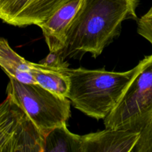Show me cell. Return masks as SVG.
<instances>
[{
  "label": "cell",
  "mask_w": 152,
  "mask_h": 152,
  "mask_svg": "<svg viewBox=\"0 0 152 152\" xmlns=\"http://www.w3.org/2000/svg\"><path fill=\"white\" fill-rule=\"evenodd\" d=\"M139 0H83L68 32L61 60L90 53L96 58L120 35L122 23L137 19Z\"/></svg>",
  "instance_id": "1"
},
{
  "label": "cell",
  "mask_w": 152,
  "mask_h": 152,
  "mask_svg": "<svg viewBox=\"0 0 152 152\" xmlns=\"http://www.w3.org/2000/svg\"><path fill=\"white\" fill-rule=\"evenodd\" d=\"M139 65L125 72L105 69L68 68L70 80L67 98L75 108L96 120L104 119L118 103Z\"/></svg>",
  "instance_id": "2"
},
{
  "label": "cell",
  "mask_w": 152,
  "mask_h": 152,
  "mask_svg": "<svg viewBox=\"0 0 152 152\" xmlns=\"http://www.w3.org/2000/svg\"><path fill=\"white\" fill-rule=\"evenodd\" d=\"M138 65L118 103L103 119L105 129L141 133L152 120V54Z\"/></svg>",
  "instance_id": "3"
},
{
  "label": "cell",
  "mask_w": 152,
  "mask_h": 152,
  "mask_svg": "<svg viewBox=\"0 0 152 152\" xmlns=\"http://www.w3.org/2000/svg\"><path fill=\"white\" fill-rule=\"evenodd\" d=\"M8 77L7 94L16 99L45 136L56 126L67 123L71 114V102L68 98L37 83H21Z\"/></svg>",
  "instance_id": "4"
},
{
  "label": "cell",
  "mask_w": 152,
  "mask_h": 152,
  "mask_svg": "<svg viewBox=\"0 0 152 152\" xmlns=\"http://www.w3.org/2000/svg\"><path fill=\"white\" fill-rule=\"evenodd\" d=\"M45 135L12 95L0 104V152H43Z\"/></svg>",
  "instance_id": "5"
},
{
  "label": "cell",
  "mask_w": 152,
  "mask_h": 152,
  "mask_svg": "<svg viewBox=\"0 0 152 152\" xmlns=\"http://www.w3.org/2000/svg\"><path fill=\"white\" fill-rule=\"evenodd\" d=\"M70 1L0 0V19L13 26H38Z\"/></svg>",
  "instance_id": "6"
},
{
  "label": "cell",
  "mask_w": 152,
  "mask_h": 152,
  "mask_svg": "<svg viewBox=\"0 0 152 152\" xmlns=\"http://www.w3.org/2000/svg\"><path fill=\"white\" fill-rule=\"evenodd\" d=\"M83 0H71L38 25L41 28L50 53L58 54L65 47L70 28Z\"/></svg>",
  "instance_id": "7"
},
{
  "label": "cell",
  "mask_w": 152,
  "mask_h": 152,
  "mask_svg": "<svg viewBox=\"0 0 152 152\" xmlns=\"http://www.w3.org/2000/svg\"><path fill=\"white\" fill-rule=\"evenodd\" d=\"M140 132L105 129L83 135V152H132Z\"/></svg>",
  "instance_id": "8"
},
{
  "label": "cell",
  "mask_w": 152,
  "mask_h": 152,
  "mask_svg": "<svg viewBox=\"0 0 152 152\" xmlns=\"http://www.w3.org/2000/svg\"><path fill=\"white\" fill-rule=\"evenodd\" d=\"M65 63L64 61L54 64L29 62L30 71L36 83L50 91L67 97L70 80L65 71L68 65Z\"/></svg>",
  "instance_id": "9"
},
{
  "label": "cell",
  "mask_w": 152,
  "mask_h": 152,
  "mask_svg": "<svg viewBox=\"0 0 152 152\" xmlns=\"http://www.w3.org/2000/svg\"><path fill=\"white\" fill-rule=\"evenodd\" d=\"M0 67L7 74L24 83H36L30 71L29 61L19 56L4 39H0Z\"/></svg>",
  "instance_id": "10"
},
{
  "label": "cell",
  "mask_w": 152,
  "mask_h": 152,
  "mask_svg": "<svg viewBox=\"0 0 152 152\" xmlns=\"http://www.w3.org/2000/svg\"><path fill=\"white\" fill-rule=\"evenodd\" d=\"M43 152H83L82 136L70 132L63 123L45 136Z\"/></svg>",
  "instance_id": "11"
},
{
  "label": "cell",
  "mask_w": 152,
  "mask_h": 152,
  "mask_svg": "<svg viewBox=\"0 0 152 152\" xmlns=\"http://www.w3.org/2000/svg\"><path fill=\"white\" fill-rule=\"evenodd\" d=\"M132 152H152V120L141 132Z\"/></svg>",
  "instance_id": "12"
},
{
  "label": "cell",
  "mask_w": 152,
  "mask_h": 152,
  "mask_svg": "<svg viewBox=\"0 0 152 152\" xmlns=\"http://www.w3.org/2000/svg\"><path fill=\"white\" fill-rule=\"evenodd\" d=\"M137 33L152 45V7L138 20Z\"/></svg>",
  "instance_id": "13"
}]
</instances>
